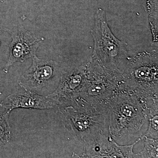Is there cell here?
Wrapping results in <instances>:
<instances>
[{
  "instance_id": "obj_1",
  "label": "cell",
  "mask_w": 158,
  "mask_h": 158,
  "mask_svg": "<svg viewBox=\"0 0 158 158\" xmlns=\"http://www.w3.org/2000/svg\"><path fill=\"white\" fill-rule=\"evenodd\" d=\"M103 104L108 114L109 133L116 143L120 144L127 138H141L139 133L149 113L147 100L126 88Z\"/></svg>"
},
{
  "instance_id": "obj_2",
  "label": "cell",
  "mask_w": 158,
  "mask_h": 158,
  "mask_svg": "<svg viewBox=\"0 0 158 158\" xmlns=\"http://www.w3.org/2000/svg\"><path fill=\"white\" fill-rule=\"evenodd\" d=\"M58 109L65 129L82 144L84 149L103 136L110 135L107 113L103 106L94 107L77 99Z\"/></svg>"
},
{
  "instance_id": "obj_3",
  "label": "cell",
  "mask_w": 158,
  "mask_h": 158,
  "mask_svg": "<svg viewBox=\"0 0 158 158\" xmlns=\"http://www.w3.org/2000/svg\"><path fill=\"white\" fill-rule=\"evenodd\" d=\"M91 34L94 48L90 59L109 69L123 73L131 58L127 44L113 35L107 22L105 11L101 9L97 10Z\"/></svg>"
},
{
  "instance_id": "obj_4",
  "label": "cell",
  "mask_w": 158,
  "mask_h": 158,
  "mask_svg": "<svg viewBox=\"0 0 158 158\" xmlns=\"http://www.w3.org/2000/svg\"><path fill=\"white\" fill-rule=\"evenodd\" d=\"M86 65L85 85L77 98L96 107L106 102L117 92L126 88L123 73L109 69L91 59Z\"/></svg>"
},
{
  "instance_id": "obj_5",
  "label": "cell",
  "mask_w": 158,
  "mask_h": 158,
  "mask_svg": "<svg viewBox=\"0 0 158 158\" xmlns=\"http://www.w3.org/2000/svg\"><path fill=\"white\" fill-rule=\"evenodd\" d=\"M157 49L130 58L123 72L126 86L145 100L158 99Z\"/></svg>"
},
{
  "instance_id": "obj_6",
  "label": "cell",
  "mask_w": 158,
  "mask_h": 158,
  "mask_svg": "<svg viewBox=\"0 0 158 158\" xmlns=\"http://www.w3.org/2000/svg\"><path fill=\"white\" fill-rule=\"evenodd\" d=\"M30 68L19 79L18 84L24 90L44 96L52 93L56 89L61 79L62 69L56 61L32 58Z\"/></svg>"
},
{
  "instance_id": "obj_7",
  "label": "cell",
  "mask_w": 158,
  "mask_h": 158,
  "mask_svg": "<svg viewBox=\"0 0 158 158\" xmlns=\"http://www.w3.org/2000/svg\"><path fill=\"white\" fill-rule=\"evenodd\" d=\"M86 63L62 71L58 87L47 95L57 109L73 102L80 96L86 80Z\"/></svg>"
},
{
  "instance_id": "obj_8",
  "label": "cell",
  "mask_w": 158,
  "mask_h": 158,
  "mask_svg": "<svg viewBox=\"0 0 158 158\" xmlns=\"http://www.w3.org/2000/svg\"><path fill=\"white\" fill-rule=\"evenodd\" d=\"M11 35L9 44V55L3 71L8 73L10 67L18 62H23L36 56V52L44 38L37 37L23 26L15 28L14 31L8 30Z\"/></svg>"
},
{
  "instance_id": "obj_9",
  "label": "cell",
  "mask_w": 158,
  "mask_h": 158,
  "mask_svg": "<svg viewBox=\"0 0 158 158\" xmlns=\"http://www.w3.org/2000/svg\"><path fill=\"white\" fill-rule=\"evenodd\" d=\"M0 107L9 113L18 108L40 110L57 108L56 105L47 95H40L27 90L10 94L1 102Z\"/></svg>"
},
{
  "instance_id": "obj_10",
  "label": "cell",
  "mask_w": 158,
  "mask_h": 158,
  "mask_svg": "<svg viewBox=\"0 0 158 158\" xmlns=\"http://www.w3.org/2000/svg\"><path fill=\"white\" fill-rule=\"evenodd\" d=\"M81 158H124L123 145L118 144L110 135L103 136L85 148Z\"/></svg>"
},
{
  "instance_id": "obj_11",
  "label": "cell",
  "mask_w": 158,
  "mask_h": 158,
  "mask_svg": "<svg viewBox=\"0 0 158 158\" xmlns=\"http://www.w3.org/2000/svg\"><path fill=\"white\" fill-rule=\"evenodd\" d=\"M150 104L147 101L148 109L149 113L148 120L149 125L146 132L141 136H146L148 138L158 139V99L150 100Z\"/></svg>"
},
{
  "instance_id": "obj_12",
  "label": "cell",
  "mask_w": 158,
  "mask_h": 158,
  "mask_svg": "<svg viewBox=\"0 0 158 158\" xmlns=\"http://www.w3.org/2000/svg\"><path fill=\"white\" fill-rule=\"evenodd\" d=\"M144 140V148L139 153L135 154V158H158V139L141 136Z\"/></svg>"
},
{
  "instance_id": "obj_13",
  "label": "cell",
  "mask_w": 158,
  "mask_h": 158,
  "mask_svg": "<svg viewBox=\"0 0 158 158\" xmlns=\"http://www.w3.org/2000/svg\"><path fill=\"white\" fill-rule=\"evenodd\" d=\"M9 115V113L6 112L0 113V148L8 144L11 139Z\"/></svg>"
},
{
  "instance_id": "obj_14",
  "label": "cell",
  "mask_w": 158,
  "mask_h": 158,
  "mask_svg": "<svg viewBox=\"0 0 158 158\" xmlns=\"http://www.w3.org/2000/svg\"><path fill=\"white\" fill-rule=\"evenodd\" d=\"M0 44H1V42H0Z\"/></svg>"
}]
</instances>
